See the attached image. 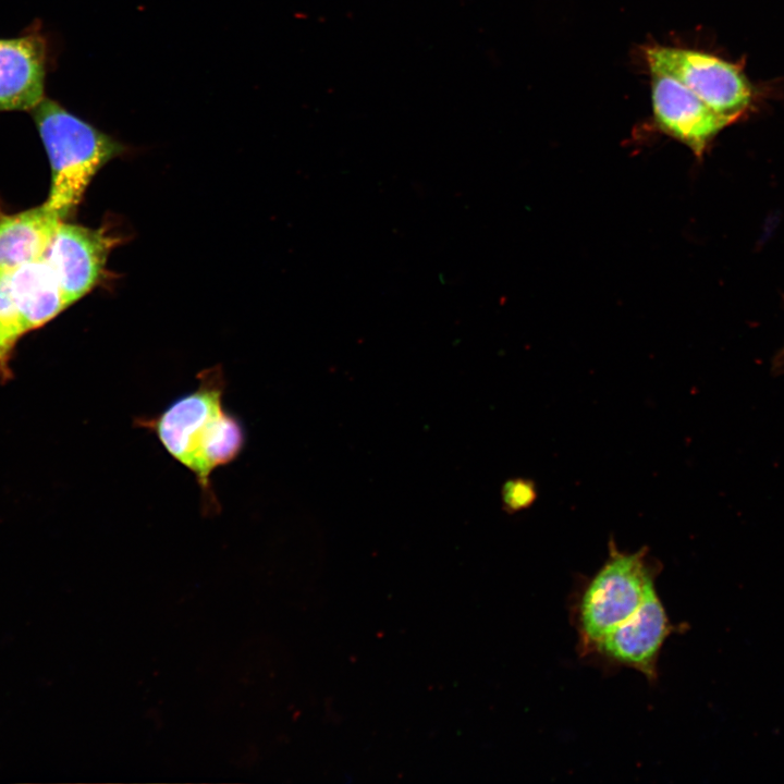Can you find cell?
I'll use <instances>...</instances> for the list:
<instances>
[{
	"label": "cell",
	"mask_w": 784,
	"mask_h": 784,
	"mask_svg": "<svg viewBox=\"0 0 784 784\" xmlns=\"http://www.w3.org/2000/svg\"><path fill=\"white\" fill-rule=\"evenodd\" d=\"M112 243L102 229L60 222L42 259L56 277L68 307L98 283Z\"/></svg>",
	"instance_id": "8992f818"
},
{
	"label": "cell",
	"mask_w": 784,
	"mask_h": 784,
	"mask_svg": "<svg viewBox=\"0 0 784 784\" xmlns=\"http://www.w3.org/2000/svg\"><path fill=\"white\" fill-rule=\"evenodd\" d=\"M651 73L673 76L706 105L735 121L752 99L744 73L733 63L713 54L691 49L652 46L645 50Z\"/></svg>",
	"instance_id": "277c9868"
},
{
	"label": "cell",
	"mask_w": 784,
	"mask_h": 784,
	"mask_svg": "<svg viewBox=\"0 0 784 784\" xmlns=\"http://www.w3.org/2000/svg\"><path fill=\"white\" fill-rule=\"evenodd\" d=\"M8 273H0V378H11V359L17 342L26 334L21 315L13 301Z\"/></svg>",
	"instance_id": "8fae6325"
},
{
	"label": "cell",
	"mask_w": 784,
	"mask_h": 784,
	"mask_svg": "<svg viewBox=\"0 0 784 784\" xmlns=\"http://www.w3.org/2000/svg\"><path fill=\"white\" fill-rule=\"evenodd\" d=\"M61 221L45 204L0 215V273L41 259Z\"/></svg>",
	"instance_id": "9c48e42d"
},
{
	"label": "cell",
	"mask_w": 784,
	"mask_h": 784,
	"mask_svg": "<svg viewBox=\"0 0 784 784\" xmlns=\"http://www.w3.org/2000/svg\"><path fill=\"white\" fill-rule=\"evenodd\" d=\"M538 492L535 482L527 478L507 480L502 488V502L507 512L516 513L530 507Z\"/></svg>",
	"instance_id": "7c38bea8"
},
{
	"label": "cell",
	"mask_w": 784,
	"mask_h": 784,
	"mask_svg": "<svg viewBox=\"0 0 784 784\" xmlns=\"http://www.w3.org/2000/svg\"><path fill=\"white\" fill-rule=\"evenodd\" d=\"M661 564L644 547L627 552L609 540L608 556L601 567L584 581L575 596L572 617L578 636V650L585 658L608 632L632 617L656 591Z\"/></svg>",
	"instance_id": "3957f363"
},
{
	"label": "cell",
	"mask_w": 784,
	"mask_h": 784,
	"mask_svg": "<svg viewBox=\"0 0 784 784\" xmlns=\"http://www.w3.org/2000/svg\"><path fill=\"white\" fill-rule=\"evenodd\" d=\"M197 387L173 400L154 416L134 419V426L154 433L166 452L188 469L200 490L204 514L220 510L211 476L234 462L246 444L242 420L223 403L226 388L221 366L201 370Z\"/></svg>",
	"instance_id": "6da1fadb"
},
{
	"label": "cell",
	"mask_w": 784,
	"mask_h": 784,
	"mask_svg": "<svg viewBox=\"0 0 784 784\" xmlns=\"http://www.w3.org/2000/svg\"><path fill=\"white\" fill-rule=\"evenodd\" d=\"M32 112L51 168L44 204L64 221L76 211L98 171L125 147L53 99L45 97Z\"/></svg>",
	"instance_id": "7a4b0ae2"
},
{
	"label": "cell",
	"mask_w": 784,
	"mask_h": 784,
	"mask_svg": "<svg viewBox=\"0 0 784 784\" xmlns=\"http://www.w3.org/2000/svg\"><path fill=\"white\" fill-rule=\"evenodd\" d=\"M677 629L656 590L632 617L602 636L585 658H593L608 666L636 670L652 682L658 677L661 649Z\"/></svg>",
	"instance_id": "5b68a950"
},
{
	"label": "cell",
	"mask_w": 784,
	"mask_h": 784,
	"mask_svg": "<svg viewBox=\"0 0 784 784\" xmlns=\"http://www.w3.org/2000/svg\"><path fill=\"white\" fill-rule=\"evenodd\" d=\"M49 45L39 26L0 38V112L32 111L45 98Z\"/></svg>",
	"instance_id": "ba28073f"
},
{
	"label": "cell",
	"mask_w": 784,
	"mask_h": 784,
	"mask_svg": "<svg viewBox=\"0 0 784 784\" xmlns=\"http://www.w3.org/2000/svg\"><path fill=\"white\" fill-rule=\"evenodd\" d=\"M8 277L26 332L40 328L68 308L56 277L42 258L14 269Z\"/></svg>",
	"instance_id": "30bf717a"
},
{
	"label": "cell",
	"mask_w": 784,
	"mask_h": 784,
	"mask_svg": "<svg viewBox=\"0 0 784 784\" xmlns=\"http://www.w3.org/2000/svg\"><path fill=\"white\" fill-rule=\"evenodd\" d=\"M653 117L661 131L701 157L709 143L733 120L719 114L679 81L651 73Z\"/></svg>",
	"instance_id": "52a82bcc"
}]
</instances>
